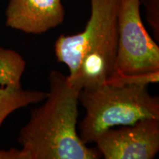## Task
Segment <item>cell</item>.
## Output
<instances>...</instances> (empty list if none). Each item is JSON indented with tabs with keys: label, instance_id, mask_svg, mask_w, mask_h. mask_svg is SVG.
Listing matches in <instances>:
<instances>
[{
	"label": "cell",
	"instance_id": "cell-1",
	"mask_svg": "<svg viewBox=\"0 0 159 159\" xmlns=\"http://www.w3.org/2000/svg\"><path fill=\"white\" fill-rule=\"evenodd\" d=\"M44 102L31 111L28 122L19 133L21 149L14 159H97L96 148H89L77 132L79 94L66 76L52 70Z\"/></svg>",
	"mask_w": 159,
	"mask_h": 159
},
{
	"label": "cell",
	"instance_id": "cell-2",
	"mask_svg": "<svg viewBox=\"0 0 159 159\" xmlns=\"http://www.w3.org/2000/svg\"><path fill=\"white\" fill-rule=\"evenodd\" d=\"M90 3L84 30L61 35L55 43L57 61L69 68V82L80 89L105 84L115 71L119 0H90Z\"/></svg>",
	"mask_w": 159,
	"mask_h": 159
},
{
	"label": "cell",
	"instance_id": "cell-3",
	"mask_svg": "<svg viewBox=\"0 0 159 159\" xmlns=\"http://www.w3.org/2000/svg\"><path fill=\"white\" fill-rule=\"evenodd\" d=\"M79 103L85 111L79 136L86 144L114 127L159 119V97L150 94L146 84L105 83L85 87L80 91Z\"/></svg>",
	"mask_w": 159,
	"mask_h": 159
},
{
	"label": "cell",
	"instance_id": "cell-4",
	"mask_svg": "<svg viewBox=\"0 0 159 159\" xmlns=\"http://www.w3.org/2000/svg\"><path fill=\"white\" fill-rule=\"evenodd\" d=\"M140 5L141 0H119L118 44L111 79L159 72V47L143 25Z\"/></svg>",
	"mask_w": 159,
	"mask_h": 159
},
{
	"label": "cell",
	"instance_id": "cell-5",
	"mask_svg": "<svg viewBox=\"0 0 159 159\" xmlns=\"http://www.w3.org/2000/svg\"><path fill=\"white\" fill-rule=\"evenodd\" d=\"M96 148L105 159H152L159 151V119L110 128L97 137Z\"/></svg>",
	"mask_w": 159,
	"mask_h": 159
},
{
	"label": "cell",
	"instance_id": "cell-6",
	"mask_svg": "<svg viewBox=\"0 0 159 159\" xmlns=\"http://www.w3.org/2000/svg\"><path fill=\"white\" fill-rule=\"evenodd\" d=\"M61 0H9L5 10L7 27L27 34H42L63 22Z\"/></svg>",
	"mask_w": 159,
	"mask_h": 159
},
{
	"label": "cell",
	"instance_id": "cell-7",
	"mask_svg": "<svg viewBox=\"0 0 159 159\" xmlns=\"http://www.w3.org/2000/svg\"><path fill=\"white\" fill-rule=\"evenodd\" d=\"M47 97V91L0 86V128L12 113L30 105L43 102Z\"/></svg>",
	"mask_w": 159,
	"mask_h": 159
},
{
	"label": "cell",
	"instance_id": "cell-8",
	"mask_svg": "<svg viewBox=\"0 0 159 159\" xmlns=\"http://www.w3.org/2000/svg\"><path fill=\"white\" fill-rule=\"evenodd\" d=\"M26 61L16 51L0 47V86L21 87Z\"/></svg>",
	"mask_w": 159,
	"mask_h": 159
},
{
	"label": "cell",
	"instance_id": "cell-9",
	"mask_svg": "<svg viewBox=\"0 0 159 159\" xmlns=\"http://www.w3.org/2000/svg\"><path fill=\"white\" fill-rule=\"evenodd\" d=\"M146 9L148 22L153 31L155 39L159 41V0H141Z\"/></svg>",
	"mask_w": 159,
	"mask_h": 159
}]
</instances>
